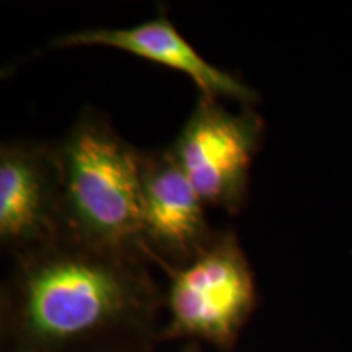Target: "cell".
<instances>
[{
    "label": "cell",
    "instance_id": "7a4b0ae2",
    "mask_svg": "<svg viewBox=\"0 0 352 352\" xmlns=\"http://www.w3.org/2000/svg\"><path fill=\"white\" fill-rule=\"evenodd\" d=\"M56 147L64 178L63 236L147 259L140 230V151L107 114L91 108L80 111Z\"/></svg>",
    "mask_w": 352,
    "mask_h": 352
},
{
    "label": "cell",
    "instance_id": "5b68a950",
    "mask_svg": "<svg viewBox=\"0 0 352 352\" xmlns=\"http://www.w3.org/2000/svg\"><path fill=\"white\" fill-rule=\"evenodd\" d=\"M64 178L56 144L7 140L0 147V246L8 256L63 236Z\"/></svg>",
    "mask_w": 352,
    "mask_h": 352
},
{
    "label": "cell",
    "instance_id": "277c9868",
    "mask_svg": "<svg viewBox=\"0 0 352 352\" xmlns=\"http://www.w3.org/2000/svg\"><path fill=\"white\" fill-rule=\"evenodd\" d=\"M263 138L264 121L253 107L230 111L220 100L199 95L168 148L206 206L235 215L246 204Z\"/></svg>",
    "mask_w": 352,
    "mask_h": 352
},
{
    "label": "cell",
    "instance_id": "52a82bcc",
    "mask_svg": "<svg viewBox=\"0 0 352 352\" xmlns=\"http://www.w3.org/2000/svg\"><path fill=\"white\" fill-rule=\"evenodd\" d=\"M104 46L134 54L140 59L165 65L189 77L199 88V95L215 100H233L240 107H253L259 101L253 90L239 76L217 67L197 52L182 36L164 10L155 19L129 28H94L67 33L51 41L54 50Z\"/></svg>",
    "mask_w": 352,
    "mask_h": 352
},
{
    "label": "cell",
    "instance_id": "8992f818",
    "mask_svg": "<svg viewBox=\"0 0 352 352\" xmlns=\"http://www.w3.org/2000/svg\"><path fill=\"white\" fill-rule=\"evenodd\" d=\"M140 230L148 263L179 267L215 235L202 199L170 148L140 151Z\"/></svg>",
    "mask_w": 352,
    "mask_h": 352
},
{
    "label": "cell",
    "instance_id": "6da1fadb",
    "mask_svg": "<svg viewBox=\"0 0 352 352\" xmlns=\"http://www.w3.org/2000/svg\"><path fill=\"white\" fill-rule=\"evenodd\" d=\"M12 259L3 352H91L152 336L164 298L147 259L65 236Z\"/></svg>",
    "mask_w": 352,
    "mask_h": 352
},
{
    "label": "cell",
    "instance_id": "ba28073f",
    "mask_svg": "<svg viewBox=\"0 0 352 352\" xmlns=\"http://www.w3.org/2000/svg\"><path fill=\"white\" fill-rule=\"evenodd\" d=\"M145 346H147V341L121 342V344L101 347V349H96L91 352H145Z\"/></svg>",
    "mask_w": 352,
    "mask_h": 352
},
{
    "label": "cell",
    "instance_id": "9c48e42d",
    "mask_svg": "<svg viewBox=\"0 0 352 352\" xmlns=\"http://www.w3.org/2000/svg\"><path fill=\"white\" fill-rule=\"evenodd\" d=\"M184 352H199V351L195 349V347H189V349H186Z\"/></svg>",
    "mask_w": 352,
    "mask_h": 352
},
{
    "label": "cell",
    "instance_id": "3957f363",
    "mask_svg": "<svg viewBox=\"0 0 352 352\" xmlns=\"http://www.w3.org/2000/svg\"><path fill=\"white\" fill-rule=\"evenodd\" d=\"M160 267L170 279L164 298L170 318L162 338L233 347L256 308V280L236 233L215 230L195 259L179 267Z\"/></svg>",
    "mask_w": 352,
    "mask_h": 352
}]
</instances>
